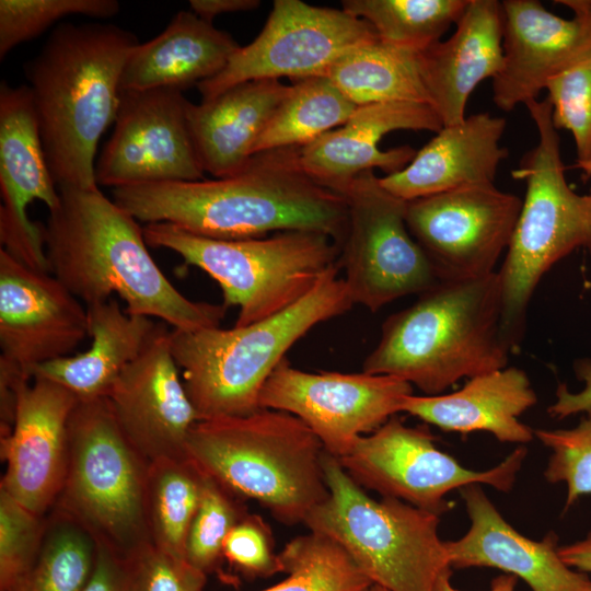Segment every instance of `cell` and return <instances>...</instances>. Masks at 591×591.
<instances>
[{
  "label": "cell",
  "mask_w": 591,
  "mask_h": 591,
  "mask_svg": "<svg viewBox=\"0 0 591 591\" xmlns=\"http://www.w3.org/2000/svg\"><path fill=\"white\" fill-rule=\"evenodd\" d=\"M113 200L146 224L171 223L221 240L302 230L341 246L348 222L345 197L304 171L299 147L258 152L225 177L116 187Z\"/></svg>",
  "instance_id": "obj_1"
},
{
  "label": "cell",
  "mask_w": 591,
  "mask_h": 591,
  "mask_svg": "<svg viewBox=\"0 0 591 591\" xmlns=\"http://www.w3.org/2000/svg\"><path fill=\"white\" fill-rule=\"evenodd\" d=\"M44 241L50 273L86 305L118 294L129 314L176 331L218 327L227 306L182 294L150 255L143 228L100 189L62 187Z\"/></svg>",
  "instance_id": "obj_2"
},
{
  "label": "cell",
  "mask_w": 591,
  "mask_h": 591,
  "mask_svg": "<svg viewBox=\"0 0 591 591\" xmlns=\"http://www.w3.org/2000/svg\"><path fill=\"white\" fill-rule=\"evenodd\" d=\"M139 45L107 23H61L25 66L47 164L58 188H97L99 141L115 121L125 63Z\"/></svg>",
  "instance_id": "obj_3"
},
{
  "label": "cell",
  "mask_w": 591,
  "mask_h": 591,
  "mask_svg": "<svg viewBox=\"0 0 591 591\" xmlns=\"http://www.w3.org/2000/svg\"><path fill=\"white\" fill-rule=\"evenodd\" d=\"M498 273L441 280L384 321L362 372L396 376L426 395L507 367Z\"/></svg>",
  "instance_id": "obj_4"
},
{
  "label": "cell",
  "mask_w": 591,
  "mask_h": 591,
  "mask_svg": "<svg viewBox=\"0 0 591 591\" xmlns=\"http://www.w3.org/2000/svg\"><path fill=\"white\" fill-rule=\"evenodd\" d=\"M339 266L301 300L247 326L170 332L172 355L199 420L251 415L287 351L314 326L348 312L352 299Z\"/></svg>",
  "instance_id": "obj_5"
},
{
  "label": "cell",
  "mask_w": 591,
  "mask_h": 591,
  "mask_svg": "<svg viewBox=\"0 0 591 591\" xmlns=\"http://www.w3.org/2000/svg\"><path fill=\"white\" fill-rule=\"evenodd\" d=\"M186 452L207 475L252 499L285 525L303 524L325 501L324 447L298 417L260 408L197 421Z\"/></svg>",
  "instance_id": "obj_6"
},
{
  "label": "cell",
  "mask_w": 591,
  "mask_h": 591,
  "mask_svg": "<svg viewBox=\"0 0 591 591\" xmlns=\"http://www.w3.org/2000/svg\"><path fill=\"white\" fill-rule=\"evenodd\" d=\"M538 141L512 171L526 183L525 197L498 273L501 289V329L512 352L520 346L532 296L549 268L583 248L591 255V190L576 193L567 183L560 138L548 100L525 104Z\"/></svg>",
  "instance_id": "obj_7"
},
{
  "label": "cell",
  "mask_w": 591,
  "mask_h": 591,
  "mask_svg": "<svg viewBox=\"0 0 591 591\" xmlns=\"http://www.w3.org/2000/svg\"><path fill=\"white\" fill-rule=\"evenodd\" d=\"M146 243L178 254L222 290L223 305L236 306L234 326L270 317L305 297L334 266L340 246L316 231H282L269 237L211 239L171 223L143 227Z\"/></svg>",
  "instance_id": "obj_8"
},
{
  "label": "cell",
  "mask_w": 591,
  "mask_h": 591,
  "mask_svg": "<svg viewBox=\"0 0 591 591\" xmlns=\"http://www.w3.org/2000/svg\"><path fill=\"white\" fill-rule=\"evenodd\" d=\"M323 468L328 497L304 521L349 554L362 573L389 591H434L451 572L438 514L405 501L370 497L326 451Z\"/></svg>",
  "instance_id": "obj_9"
},
{
  "label": "cell",
  "mask_w": 591,
  "mask_h": 591,
  "mask_svg": "<svg viewBox=\"0 0 591 591\" xmlns=\"http://www.w3.org/2000/svg\"><path fill=\"white\" fill-rule=\"evenodd\" d=\"M148 468L120 430L106 397L79 401L69 419L66 477L51 510L127 557L151 543L146 517Z\"/></svg>",
  "instance_id": "obj_10"
},
{
  "label": "cell",
  "mask_w": 591,
  "mask_h": 591,
  "mask_svg": "<svg viewBox=\"0 0 591 591\" xmlns=\"http://www.w3.org/2000/svg\"><path fill=\"white\" fill-rule=\"evenodd\" d=\"M434 440L426 425L410 427L394 415L373 432L359 437L337 460L363 489L441 515L452 506L447 495L464 486L484 484L510 491L528 453L520 445L496 466L473 471L439 450Z\"/></svg>",
  "instance_id": "obj_11"
},
{
  "label": "cell",
  "mask_w": 591,
  "mask_h": 591,
  "mask_svg": "<svg viewBox=\"0 0 591 591\" xmlns=\"http://www.w3.org/2000/svg\"><path fill=\"white\" fill-rule=\"evenodd\" d=\"M343 196L348 222L338 266L354 304L376 312L441 281L408 230L407 201L387 192L373 171L355 177Z\"/></svg>",
  "instance_id": "obj_12"
},
{
  "label": "cell",
  "mask_w": 591,
  "mask_h": 591,
  "mask_svg": "<svg viewBox=\"0 0 591 591\" xmlns=\"http://www.w3.org/2000/svg\"><path fill=\"white\" fill-rule=\"evenodd\" d=\"M378 38L368 22L343 9L275 0L258 36L197 88L207 101L244 82L326 76L340 57Z\"/></svg>",
  "instance_id": "obj_13"
},
{
  "label": "cell",
  "mask_w": 591,
  "mask_h": 591,
  "mask_svg": "<svg viewBox=\"0 0 591 591\" xmlns=\"http://www.w3.org/2000/svg\"><path fill=\"white\" fill-rule=\"evenodd\" d=\"M413 385L386 374L306 372L285 358L265 382L259 407L302 420L336 459L402 412Z\"/></svg>",
  "instance_id": "obj_14"
},
{
  "label": "cell",
  "mask_w": 591,
  "mask_h": 591,
  "mask_svg": "<svg viewBox=\"0 0 591 591\" xmlns=\"http://www.w3.org/2000/svg\"><path fill=\"white\" fill-rule=\"evenodd\" d=\"M521 207L495 184L475 185L407 201L406 222L440 280L478 278L497 271Z\"/></svg>",
  "instance_id": "obj_15"
},
{
  "label": "cell",
  "mask_w": 591,
  "mask_h": 591,
  "mask_svg": "<svg viewBox=\"0 0 591 591\" xmlns=\"http://www.w3.org/2000/svg\"><path fill=\"white\" fill-rule=\"evenodd\" d=\"M189 105L176 90H120L112 137L95 164L97 185L204 179L188 125Z\"/></svg>",
  "instance_id": "obj_16"
},
{
  "label": "cell",
  "mask_w": 591,
  "mask_h": 591,
  "mask_svg": "<svg viewBox=\"0 0 591 591\" xmlns=\"http://www.w3.org/2000/svg\"><path fill=\"white\" fill-rule=\"evenodd\" d=\"M89 337L88 309L51 273L0 250V362L26 378Z\"/></svg>",
  "instance_id": "obj_17"
},
{
  "label": "cell",
  "mask_w": 591,
  "mask_h": 591,
  "mask_svg": "<svg viewBox=\"0 0 591 591\" xmlns=\"http://www.w3.org/2000/svg\"><path fill=\"white\" fill-rule=\"evenodd\" d=\"M564 19L537 0H503V63L493 79V101L511 112L536 100L548 82L591 57V0L555 1Z\"/></svg>",
  "instance_id": "obj_18"
},
{
  "label": "cell",
  "mask_w": 591,
  "mask_h": 591,
  "mask_svg": "<svg viewBox=\"0 0 591 591\" xmlns=\"http://www.w3.org/2000/svg\"><path fill=\"white\" fill-rule=\"evenodd\" d=\"M0 193L1 248L33 269L50 273L44 224L33 222L26 208L40 200L54 210L60 196L47 164L27 84H0Z\"/></svg>",
  "instance_id": "obj_19"
},
{
  "label": "cell",
  "mask_w": 591,
  "mask_h": 591,
  "mask_svg": "<svg viewBox=\"0 0 591 591\" xmlns=\"http://www.w3.org/2000/svg\"><path fill=\"white\" fill-rule=\"evenodd\" d=\"M120 430L150 464L188 457L186 444L199 421L172 355L170 332L159 326L106 396Z\"/></svg>",
  "instance_id": "obj_20"
},
{
  "label": "cell",
  "mask_w": 591,
  "mask_h": 591,
  "mask_svg": "<svg viewBox=\"0 0 591 591\" xmlns=\"http://www.w3.org/2000/svg\"><path fill=\"white\" fill-rule=\"evenodd\" d=\"M79 399L42 378L18 384L11 432L1 438L7 470L0 489L46 517L60 494L68 464V426Z\"/></svg>",
  "instance_id": "obj_21"
},
{
  "label": "cell",
  "mask_w": 591,
  "mask_h": 591,
  "mask_svg": "<svg viewBox=\"0 0 591 591\" xmlns=\"http://www.w3.org/2000/svg\"><path fill=\"white\" fill-rule=\"evenodd\" d=\"M443 127L426 103L385 102L358 106L349 119L300 148L304 171L318 184L340 195L355 177L380 169L386 175L403 170L416 151L409 146L381 150V139L395 130L438 132Z\"/></svg>",
  "instance_id": "obj_22"
},
{
  "label": "cell",
  "mask_w": 591,
  "mask_h": 591,
  "mask_svg": "<svg viewBox=\"0 0 591 591\" xmlns=\"http://www.w3.org/2000/svg\"><path fill=\"white\" fill-rule=\"evenodd\" d=\"M459 491L471 525L461 538L445 542L452 569L497 568L521 578L532 591H591L587 573L560 558L555 532L541 541L528 538L503 519L479 484Z\"/></svg>",
  "instance_id": "obj_23"
},
{
  "label": "cell",
  "mask_w": 591,
  "mask_h": 591,
  "mask_svg": "<svg viewBox=\"0 0 591 591\" xmlns=\"http://www.w3.org/2000/svg\"><path fill=\"white\" fill-rule=\"evenodd\" d=\"M501 1L468 0L454 33L418 53L420 77L429 104L443 126L465 119L470 95L503 63Z\"/></svg>",
  "instance_id": "obj_24"
},
{
  "label": "cell",
  "mask_w": 591,
  "mask_h": 591,
  "mask_svg": "<svg viewBox=\"0 0 591 591\" xmlns=\"http://www.w3.org/2000/svg\"><path fill=\"white\" fill-rule=\"evenodd\" d=\"M506 124L502 117L478 113L443 126L407 166L380 177V183L405 201L494 184L501 161L508 157V149L500 146Z\"/></svg>",
  "instance_id": "obj_25"
},
{
  "label": "cell",
  "mask_w": 591,
  "mask_h": 591,
  "mask_svg": "<svg viewBox=\"0 0 591 591\" xmlns=\"http://www.w3.org/2000/svg\"><path fill=\"white\" fill-rule=\"evenodd\" d=\"M536 402L528 374L506 367L471 378L452 393L408 395L402 412L444 431H486L500 442L523 445L534 438V430L519 418Z\"/></svg>",
  "instance_id": "obj_26"
},
{
  "label": "cell",
  "mask_w": 591,
  "mask_h": 591,
  "mask_svg": "<svg viewBox=\"0 0 591 591\" xmlns=\"http://www.w3.org/2000/svg\"><path fill=\"white\" fill-rule=\"evenodd\" d=\"M291 91L280 80L235 85L213 99L190 103L188 125L204 172L230 176L255 154L273 114Z\"/></svg>",
  "instance_id": "obj_27"
},
{
  "label": "cell",
  "mask_w": 591,
  "mask_h": 591,
  "mask_svg": "<svg viewBox=\"0 0 591 591\" xmlns=\"http://www.w3.org/2000/svg\"><path fill=\"white\" fill-rule=\"evenodd\" d=\"M239 47L230 34L193 11H178L162 33L132 50L120 90L183 92L217 76Z\"/></svg>",
  "instance_id": "obj_28"
},
{
  "label": "cell",
  "mask_w": 591,
  "mask_h": 591,
  "mask_svg": "<svg viewBox=\"0 0 591 591\" xmlns=\"http://www.w3.org/2000/svg\"><path fill=\"white\" fill-rule=\"evenodd\" d=\"M90 347L36 366L31 379L55 382L79 401L106 397L123 370L146 348L159 323L129 314L113 298L86 305Z\"/></svg>",
  "instance_id": "obj_29"
},
{
  "label": "cell",
  "mask_w": 591,
  "mask_h": 591,
  "mask_svg": "<svg viewBox=\"0 0 591 591\" xmlns=\"http://www.w3.org/2000/svg\"><path fill=\"white\" fill-rule=\"evenodd\" d=\"M326 77L356 106L385 102L429 104L418 53L379 38L340 57Z\"/></svg>",
  "instance_id": "obj_30"
},
{
  "label": "cell",
  "mask_w": 591,
  "mask_h": 591,
  "mask_svg": "<svg viewBox=\"0 0 591 591\" xmlns=\"http://www.w3.org/2000/svg\"><path fill=\"white\" fill-rule=\"evenodd\" d=\"M206 474L190 459H162L149 464L146 517L150 541L185 559V545L199 508Z\"/></svg>",
  "instance_id": "obj_31"
},
{
  "label": "cell",
  "mask_w": 591,
  "mask_h": 591,
  "mask_svg": "<svg viewBox=\"0 0 591 591\" xmlns=\"http://www.w3.org/2000/svg\"><path fill=\"white\" fill-rule=\"evenodd\" d=\"M357 107L326 76L297 81L259 137L255 154L302 148L344 125Z\"/></svg>",
  "instance_id": "obj_32"
},
{
  "label": "cell",
  "mask_w": 591,
  "mask_h": 591,
  "mask_svg": "<svg viewBox=\"0 0 591 591\" xmlns=\"http://www.w3.org/2000/svg\"><path fill=\"white\" fill-rule=\"evenodd\" d=\"M468 0H343L341 9L368 22L380 40L420 53L441 40Z\"/></svg>",
  "instance_id": "obj_33"
},
{
  "label": "cell",
  "mask_w": 591,
  "mask_h": 591,
  "mask_svg": "<svg viewBox=\"0 0 591 591\" xmlns=\"http://www.w3.org/2000/svg\"><path fill=\"white\" fill-rule=\"evenodd\" d=\"M96 554L97 542L84 528L51 510L38 556L13 591H81Z\"/></svg>",
  "instance_id": "obj_34"
},
{
  "label": "cell",
  "mask_w": 591,
  "mask_h": 591,
  "mask_svg": "<svg viewBox=\"0 0 591 591\" xmlns=\"http://www.w3.org/2000/svg\"><path fill=\"white\" fill-rule=\"evenodd\" d=\"M278 554L287 577L262 591H366L372 586L343 546L326 535L310 531Z\"/></svg>",
  "instance_id": "obj_35"
},
{
  "label": "cell",
  "mask_w": 591,
  "mask_h": 591,
  "mask_svg": "<svg viewBox=\"0 0 591 591\" xmlns=\"http://www.w3.org/2000/svg\"><path fill=\"white\" fill-rule=\"evenodd\" d=\"M247 513L242 498L206 474L201 501L186 538L185 559L206 575L220 571L224 540Z\"/></svg>",
  "instance_id": "obj_36"
},
{
  "label": "cell",
  "mask_w": 591,
  "mask_h": 591,
  "mask_svg": "<svg viewBox=\"0 0 591 591\" xmlns=\"http://www.w3.org/2000/svg\"><path fill=\"white\" fill-rule=\"evenodd\" d=\"M119 8L116 0H1L0 59L67 16L108 19Z\"/></svg>",
  "instance_id": "obj_37"
},
{
  "label": "cell",
  "mask_w": 591,
  "mask_h": 591,
  "mask_svg": "<svg viewBox=\"0 0 591 591\" xmlns=\"http://www.w3.org/2000/svg\"><path fill=\"white\" fill-rule=\"evenodd\" d=\"M545 90L555 128L570 131L577 166L591 176V57L551 80Z\"/></svg>",
  "instance_id": "obj_38"
},
{
  "label": "cell",
  "mask_w": 591,
  "mask_h": 591,
  "mask_svg": "<svg viewBox=\"0 0 591 591\" xmlns=\"http://www.w3.org/2000/svg\"><path fill=\"white\" fill-rule=\"evenodd\" d=\"M47 515L40 517L0 489V591H13L40 551Z\"/></svg>",
  "instance_id": "obj_39"
},
{
  "label": "cell",
  "mask_w": 591,
  "mask_h": 591,
  "mask_svg": "<svg viewBox=\"0 0 591 591\" xmlns=\"http://www.w3.org/2000/svg\"><path fill=\"white\" fill-rule=\"evenodd\" d=\"M534 436L551 450L544 477L565 483V511L579 498L591 495V413L570 429H536Z\"/></svg>",
  "instance_id": "obj_40"
},
{
  "label": "cell",
  "mask_w": 591,
  "mask_h": 591,
  "mask_svg": "<svg viewBox=\"0 0 591 591\" xmlns=\"http://www.w3.org/2000/svg\"><path fill=\"white\" fill-rule=\"evenodd\" d=\"M130 591H204L207 575L147 543L127 556Z\"/></svg>",
  "instance_id": "obj_41"
},
{
  "label": "cell",
  "mask_w": 591,
  "mask_h": 591,
  "mask_svg": "<svg viewBox=\"0 0 591 591\" xmlns=\"http://www.w3.org/2000/svg\"><path fill=\"white\" fill-rule=\"evenodd\" d=\"M223 560L230 568L248 579L268 578L282 572L279 554L274 549V537L265 520L247 513L227 535Z\"/></svg>",
  "instance_id": "obj_42"
},
{
  "label": "cell",
  "mask_w": 591,
  "mask_h": 591,
  "mask_svg": "<svg viewBox=\"0 0 591 591\" xmlns=\"http://www.w3.org/2000/svg\"><path fill=\"white\" fill-rule=\"evenodd\" d=\"M81 591H130L127 557L97 543L94 568Z\"/></svg>",
  "instance_id": "obj_43"
},
{
  "label": "cell",
  "mask_w": 591,
  "mask_h": 591,
  "mask_svg": "<svg viewBox=\"0 0 591 591\" xmlns=\"http://www.w3.org/2000/svg\"><path fill=\"white\" fill-rule=\"evenodd\" d=\"M577 378L584 386L579 392H570L566 384H558L556 401L547 409L556 419H564L578 413H591V360L581 359L575 364Z\"/></svg>",
  "instance_id": "obj_44"
},
{
  "label": "cell",
  "mask_w": 591,
  "mask_h": 591,
  "mask_svg": "<svg viewBox=\"0 0 591 591\" xmlns=\"http://www.w3.org/2000/svg\"><path fill=\"white\" fill-rule=\"evenodd\" d=\"M259 5L258 0H189L190 11L210 23L216 16L250 11Z\"/></svg>",
  "instance_id": "obj_45"
},
{
  "label": "cell",
  "mask_w": 591,
  "mask_h": 591,
  "mask_svg": "<svg viewBox=\"0 0 591 591\" xmlns=\"http://www.w3.org/2000/svg\"><path fill=\"white\" fill-rule=\"evenodd\" d=\"M558 554L570 568L580 572H591V530L583 540L559 546Z\"/></svg>",
  "instance_id": "obj_46"
},
{
  "label": "cell",
  "mask_w": 591,
  "mask_h": 591,
  "mask_svg": "<svg viewBox=\"0 0 591 591\" xmlns=\"http://www.w3.org/2000/svg\"><path fill=\"white\" fill-rule=\"evenodd\" d=\"M452 571L442 575L436 584L434 591H460L450 581ZM518 578L511 573H503L494 578L488 591H514Z\"/></svg>",
  "instance_id": "obj_47"
},
{
  "label": "cell",
  "mask_w": 591,
  "mask_h": 591,
  "mask_svg": "<svg viewBox=\"0 0 591 591\" xmlns=\"http://www.w3.org/2000/svg\"><path fill=\"white\" fill-rule=\"evenodd\" d=\"M366 591H389L380 586H376V584H372L369 589H367Z\"/></svg>",
  "instance_id": "obj_48"
}]
</instances>
